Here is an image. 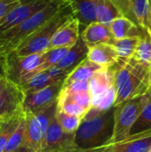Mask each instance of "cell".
<instances>
[{
	"instance_id": "obj_1",
	"label": "cell",
	"mask_w": 151,
	"mask_h": 152,
	"mask_svg": "<svg viewBox=\"0 0 151 152\" xmlns=\"http://www.w3.org/2000/svg\"><path fill=\"white\" fill-rule=\"evenodd\" d=\"M115 66L116 68L112 69L114 86L117 91V100L114 107L126 101L142 96L149 92L150 66L140 62L133 57L119 58Z\"/></svg>"
},
{
	"instance_id": "obj_2",
	"label": "cell",
	"mask_w": 151,
	"mask_h": 152,
	"mask_svg": "<svg viewBox=\"0 0 151 152\" xmlns=\"http://www.w3.org/2000/svg\"><path fill=\"white\" fill-rule=\"evenodd\" d=\"M114 107L103 112L91 108L75 133L74 143L77 152H90L108 143L113 134Z\"/></svg>"
},
{
	"instance_id": "obj_3",
	"label": "cell",
	"mask_w": 151,
	"mask_h": 152,
	"mask_svg": "<svg viewBox=\"0 0 151 152\" xmlns=\"http://www.w3.org/2000/svg\"><path fill=\"white\" fill-rule=\"evenodd\" d=\"M68 4L69 0H53L19 25L0 35V54L4 56L14 51L23 40L44 25Z\"/></svg>"
},
{
	"instance_id": "obj_4",
	"label": "cell",
	"mask_w": 151,
	"mask_h": 152,
	"mask_svg": "<svg viewBox=\"0 0 151 152\" xmlns=\"http://www.w3.org/2000/svg\"><path fill=\"white\" fill-rule=\"evenodd\" d=\"M73 18H75L74 12L69 1L67 5L58 12L44 25L23 40L14 51L19 55L22 56L45 53L49 50L51 40L56 31L65 22Z\"/></svg>"
},
{
	"instance_id": "obj_5",
	"label": "cell",
	"mask_w": 151,
	"mask_h": 152,
	"mask_svg": "<svg viewBox=\"0 0 151 152\" xmlns=\"http://www.w3.org/2000/svg\"><path fill=\"white\" fill-rule=\"evenodd\" d=\"M43 53L19 55L15 51L3 56V72L4 77L20 88L36 75V69L43 63Z\"/></svg>"
},
{
	"instance_id": "obj_6",
	"label": "cell",
	"mask_w": 151,
	"mask_h": 152,
	"mask_svg": "<svg viewBox=\"0 0 151 152\" xmlns=\"http://www.w3.org/2000/svg\"><path fill=\"white\" fill-rule=\"evenodd\" d=\"M149 95L148 92L142 96L126 101L114 107L113 134L110 141L105 145L121 142L130 135L133 126L149 100Z\"/></svg>"
},
{
	"instance_id": "obj_7",
	"label": "cell",
	"mask_w": 151,
	"mask_h": 152,
	"mask_svg": "<svg viewBox=\"0 0 151 152\" xmlns=\"http://www.w3.org/2000/svg\"><path fill=\"white\" fill-rule=\"evenodd\" d=\"M57 112V102L34 115L26 116V131L23 145L34 152H40L49 125Z\"/></svg>"
},
{
	"instance_id": "obj_8",
	"label": "cell",
	"mask_w": 151,
	"mask_h": 152,
	"mask_svg": "<svg viewBox=\"0 0 151 152\" xmlns=\"http://www.w3.org/2000/svg\"><path fill=\"white\" fill-rule=\"evenodd\" d=\"M24 98L23 91L3 76L0 78V120L22 112Z\"/></svg>"
},
{
	"instance_id": "obj_9",
	"label": "cell",
	"mask_w": 151,
	"mask_h": 152,
	"mask_svg": "<svg viewBox=\"0 0 151 152\" xmlns=\"http://www.w3.org/2000/svg\"><path fill=\"white\" fill-rule=\"evenodd\" d=\"M63 83H56L38 91L25 94L22 106V111L25 116L41 112L57 102Z\"/></svg>"
},
{
	"instance_id": "obj_10",
	"label": "cell",
	"mask_w": 151,
	"mask_h": 152,
	"mask_svg": "<svg viewBox=\"0 0 151 152\" xmlns=\"http://www.w3.org/2000/svg\"><path fill=\"white\" fill-rule=\"evenodd\" d=\"M74 138L75 134L64 132L54 117L46 131L40 152H77Z\"/></svg>"
},
{
	"instance_id": "obj_11",
	"label": "cell",
	"mask_w": 151,
	"mask_h": 152,
	"mask_svg": "<svg viewBox=\"0 0 151 152\" xmlns=\"http://www.w3.org/2000/svg\"><path fill=\"white\" fill-rule=\"evenodd\" d=\"M151 148V130L126 139L92 150L90 152H150Z\"/></svg>"
},
{
	"instance_id": "obj_12",
	"label": "cell",
	"mask_w": 151,
	"mask_h": 152,
	"mask_svg": "<svg viewBox=\"0 0 151 152\" xmlns=\"http://www.w3.org/2000/svg\"><path fill=\"white\" fill-rule=\"evenodd\" d=\"M81 37L80 23L73 18L65 22L54 34L51 40L49 49L58 47H71Z\"/></svg>"
},
{
	"instance_id": "obj_13",
	"label": "cell",
	"mask_w": 151,
	"mask_h": 152,
	"mask_svg": "<svg viewBox=\"0 0 151 152\" xmlns=\"http://www.w3.org/2000/svg\"><path fill=\"white\" fill-rule=\"evenodd\" d=\"M114 86L113 71L111 68H103L97 71L89 80V90L92 98V106Z\"/></svg>"
},
{
	"instance_id": "obj_14",
	"label": "cell",
	"mask_w": 151,
	"mask_h": 152,
	"mask_svg": "<svg viewBox=\"0 0 151 152\" xmlns=\"http://www.w3.org/2000/svg\"><path fill=\"white\" fill-rule=\"evenodd\" d=\"M81 37L89 48L100 44H111L115 40L109 25L98 21L85 27L81 33Z\"/></svg>"
},
{
	"instance_id": "obj_15",
	"label": "cell",
	"mask_w": 151,
	"mask_h": 152,
	"mask_svg": "<svg viewBox=\"0 0 151 152\" xmlns=\"http://www.w3.org/2000/svg\"><path fill=\"white\" fill-rule=\"evenodd\" d=\"M87 59L103 68H111L118 62L119 56L113 45L104 43L89 48Z\"/></svg>"
},
{
	"instance_id": "obj_16",
	"label": "cell",
	"mask_w": 151,
	"mask_h": 152,
	"mask_svg": "<svg viewBox=\"0 0 151 152\" xmlns=\"http://www.w3.org/2000/svg\"><path fill=\"white\" fill-rule=\"evenodd\" d=\"M89 47L80 37L77 43L71 46L66 56L56 65L58 68L70 73L83 61L87 59Z\"/></svg>"
},
{
	"instance_id": "obj_17",
	"label": "cell",
	"mask_w": 151,
	"mask_h": 152,
	"mask_svg": "<svg viewBox=\"0 0 151 152\" xmlns=\"http://www.w3.org/2000/svg\"><path fill=\"white\" fill-rule=\"evenodd\" d=\"M73 9L75 18L79 21L80 28L87 27L97 21L96 0H69Z\"/></svg>"
},
{
	"instance_id": "obj_18",
	"label": "cell",
	"mask_w": 151,
	"mask_h": 152,
	"mask_svg": "<svg viewBox=\"0 0 151 152\" xmlns=\"http://www.w3.org/2000/svg\"><path fill=\"white\" fill-rule=\"evenodd\" d=\"M109 27L115 40L142 35L140 32V27L126 17H120L112 20Z\"/></svg>"
},
{
	"instance_id": "obj_19",
	"label": "cell",
	"mask_w": 151,
	"mask_h": 152,
	"mask_svg": "<svg viewBox=\"0 0 151 152\" xmlns=\"http://www.w3.org/2000/svg\"><path fill=\"white\" fill-rule=\"evenodd\" d=\"M125 17L114 0H96V19L98 22L109 24L112 20Z\"/></svg>"
},
{
	"instance_id": "obj_20",
	"label": "cell",
	"mask_w": 151,
	"mask_h": 152,
	"mask_svg": "<svg viewBox=\"0 0 151 152\" xmlns=\"http://www.w3.org/2000/svg\"><path fill=\"white\" fill-rule=\"evenodd\" d=\"M65 79L62 78H58L53 77L47 69L41 71L32 77L28 81H27L21 87L20 89L23 91L25 94L38 91L40 89L45 88L47 86H50L52 85H54L56 83L60 82H64Z\"/></svg>"
},
{
	"instance_id": "obj_21",
	"label": "cell",
	"mask_w": 151,
	"mask_h": 152,
	"mask_svg": "<svg viewBox=\"0 0 151 152\" xmlns=\"http://www.w3.org/2000/svg\"><path fill=\"white\" fill-rule=\"evenodd\" d=\"M101 69H103V67L91 61L88 59H85L69 74L63 84L67 85L76 81L90 80L91 77Z\"/></svg>"
},
{
	"instance_id": "obj_22",
	"label": "cell",
	"mask_w": 151,
	"mask_h": 152,
	"mask_svg": "<svg viewBox=\"0 0 151 152\" xmlns=\"http://www.w3.org/2000/svg\"><path fill=\"white\" fill-rule=\"evenodd\" d=\"M25 117L22 111L2 121L0 126V152L4 151L10 138Z\"/></svg>"
},
{
	"instance_id": "obj_23",
	"label": "cell",
	"mask_w": 151,
	"mask_h": 152,
	"mask_svg": "<svg viewBox=\"0 0 151 152\" xmlns=\"http://www.w3.org/2000/svg\"><path fill=\"white\" fill-rule=\"evenodd\" d=\"M141 37L142 36L126 37V38L119 39V40H114L111 43V45H113L114 47L116 48L119 58L121 59L132 58L134 55V53L140 42Z\"/></svg>"
},
{
	"instance_id": "obj_24",
	"label": "cell",
	"mask_w": 151,
	"mask_h": 152,
	"mask_svg": "<svg viewBox=\"0 0 151 152\" xmlns=\"http://www.w3.org/2000/svg\"><path fill=\"white\" fill-rule=\"evenodd\" d=\"M149 100L145 104L142 111L133 126L130 135L138 134L151 130V93L149 92Z\"/></svg>"
},
{
	"instance_id": "obj_25",
	"label": "cell",
	"mask_w": 151,
	"mask_h": 152,
	"mask_svg": "<svg viewBox=\"0 0 151 152\" xmlns=\"http://www.w3.org/2000/svg\"><path fill=\"white\" fill-rule=\"evenodd\" d=\"M70 47H58L53 49H49L44 54L43 63L36 69V75L41 71H44L49 68L56 66L68 53Z\"/></svg>"
},
{
	"instance_id": "obj_26",
	"label": "cell",
	"mask_w": 151,
	"mask_h": 152,
	"mask_svg": "<svg viewBox=\"0 0 151 152\" xmlns=\"http://www.w3.org/2000/svg\"><path fill=\"white\" fill-rule=\"evenodd\" d=\"M133 58L151 67V36L147 32L145 35H142Z\"/></svg>"
},
{
	"instance_id": "obj_27",
	"label": "cell",
	"mask_w": 151,
	"mask_h": 152,
	"mask_svg": "<svg viewBox=\"0 0 151 152\" xmlns=\"http://www.w3.org/2000/svg\"><path fill=\"white\" fill-rule=\"evenodd\" d=\"M55 117L60 126L63 129V131L68 134H75L77 128L79 127L81 121L83 119L81 117L71 116L62 111H60L58 110H57Z\"/></svg>"
},
{
	"instance_id": "obj_28",
	"label": "cell",
	"mask_w": 151,
	"mask_h": 152,
	"mask_svg": "<svg viewBox=\"0 0 151 152\" xmlns=\"http://www.w3.org/2000/svg\"><path fill=\"white\" fill-rule=\"evenodd\" d=\"M57 110L71 116L81 117L82 118L87 113V110L80 105L77 104L76 102H72L67 97L60 95L57 100Z\"/></svg>"
},
{
	"instance_id": "obj_29",
	"label": "cell",
	"mask_w": 151,
	"mask_h": 152,
	"mask_svg": "<svg viewBox=\"0 0 151 152\" xmlns=\"http://www.w3.org/2000/svg\"><path fill=\"white\" fill-rule=\"evenodd\" d=\"M25 131H26V117L21 120L20 124L17 127V129L12 134V137L10 138L4 151L14 152L18 150L20 146L23 145L24 137H25Z\"/></svg>"
},
{
	"instance_id": "obj_30",
	"label": "cell",
	"mask_w": 151,
	"mask_h": 152,
	"mask_svg": "<svg viewBox=\"0 0 151 152\" xmlns=\"http://www.w3.org/2000/svg\"><path fill=\"white\" fill-rule=\"evenodd\" d=\"M60 96H64L69 98L72 102L83 107L87 111L92 107V98H91L90 91H84V92L74 93V94H64L61 92Z\"/></svg>"
},
{
	"instance_id": "obj_31",
	"label": "cell",
	"mask_w": 151,
	"mask_h": 152,
	"mask_svg": "<svg viewBox=\"0 0 151 152\" xmlns=\"http://www.w3.org/2000/svg\"><path fill=\"white\" fill-rule=\"evenodd\" d=\"M84 91H90L89 80L76 81V82H72L67 85L63 84L61 92L64 94H74V93H79V92H84Z\"/></svg>"
},
{
	"instance_id": "obj_32",
	"label": "cell",
	"mask_w": 151,
	"mask_h": 152,
	"mask_svg": "<svg viewBox=\"0 0 151 152\" xmlns=\"http://www.w3.org/2000/svg\"><path fill=\"white\" fill-rule=\"evenodd\" d=\"M20 0H0V20L4 19L13 8L18 6Z\"/></svg>"
},
{
	"instance_id": "obj_33",
	"label": "cell",
	"mask_w": 151,
	"mask_h": 152,
	"mask_svg": "<svg viewBox=\"0 0 151 152\" xmlns=\"http://www.w3.org/2000/svg\"><path fill=\"white\" fill-rule=\"evenodd\" d=\"M143 29L151 36V0L146 1V7L143 16Z\"/></svg>"
},
{
	"instance_id": "obj_34",
	"label": "cell",
	"mask_w": 151,
	"mask_h": 152,
	"mask_svg": "<svg viewBox=\"0 0 151 152\" xmlns=\"http://www.w3.org/2000/svg\"><path fill=\"white\" fill-rule=\"evenodd\" d=\"M14 152H34V151H31L30 149H28V147H26V146L22 145V146H20L18 150H16Z\"/></svg>"
},
{
	"instance_id": "obj_35",
	"label": "cell",
	"mask_w": 151,
	"mask_h": 152,
	"mask_svg": "<svg viewBox=\"0 0 151 152\" xmlns=\"http://www.w3.org/2000/svg\"><path fill=\"white\" fill-rule=\"evenodd\" d=\"M3 69V56L0 54V70Z\"/></svg>"
},
{
	"instance_id": "obj_36",
	"label": "cell",
	"mask_w": 151,
	"mask_h": 152,
	"mask_svg": "<svg viewBox=\"0 0 151 152\" xmlns=\"http://www.w3.org/2000/svg\"><path fill=\"white\" fill-rule=\"evenodd\" d=\"M3 76H4V72H3V69H2V70H0V78H1Z\"/></svg>"
},
{
	"instance_id": "obj_37",
	"label": "cell",
	"mask_w": 151,
	"mask_h": 152,
	"mask_svg": "<svg viewBox=\"0 0 151 152\" xmlns=\"http://www.w3.org/2000/svg\"><path fill=\"white\" fill-rule=\"evenodd\" d=\"M149 92H150L151 93V70H150V90H149Z\"/></svg>"
},
{
	"instance_id": "obj_38",
	"label": "cell",
	"mask_w": 151,
	"mask_h": 152,
	"mask_svg": "<svg viewBox=\"0 0 151 152\" xmlns=\"http://www.w3.org/2000/svg\"><path fill=\"white\" fill-rule=\"evenodd\" d=\"M1 123H2V120H0V126H1Z\"/></svg>"
},
{
	"instance_id": "obj_39",
	"label": "cell",
	"mask_w": 151,
	"mask_h": 152,
	"mask_svg": "<svg viewBox=\"0 0 151 152\" xmlns=\"http://www.w3.org/2000/svg\"><path fill=\"white\" fill-rule=\"evenodd\" d=\"M150 152H151V148H150Z\"/></svg>"
},
{
	"instance_id": "obj_40",
	"label": "cell",
	"mask_w": 151,
	"mask_h": 152,
	"mask_svg": "<svg viewBox=\"0 0 151 152\" xmlns=\"http://www.w3.org/2000/svg\"><path fill=\"white\" fill-rule=\"evenodd\" d=\"M4 152H6V151H4Z\"/></svg>"
}]
</instances>
